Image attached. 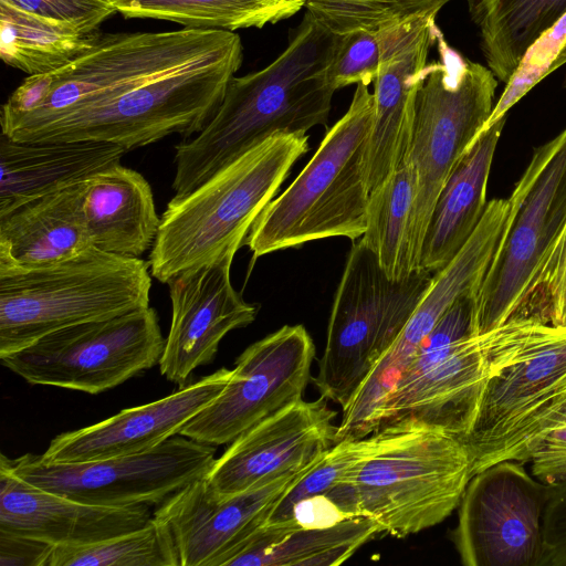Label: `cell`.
Returning a JSON list of instances; mask_svg holds the SVG:
<instances>
[{"label": "cell", "instance_id": "b9f144b4", "mask_svg": "<svg viewBox=\"0 0 566 566\" xmlns=\"http://www.w3.org/2000/svg\"><path fill=\"white\" fill-rule=\"evenodd\" d=\"M530 461L532 474L545 484L566 478V408L534 448Z\"/></svg>", "mask_w": 566, "mask_h": 566}, {"label": "cell", "instance_id": "f1b7e54d", "mask_svg": "<svg viewBox=\"0 0 566 566\" xmlns=\"http://www.w3.org/2000/svg\"><path fill=\"white\" fill-rule=\"evenodd\" d=\"M102 34L97 27L43 18L0 0V56L29 75L67 65L91 50Z\"/></svg>", "mask_w": 566, "mask_h": 566}, {"label": "cell", "instance_id": "7c38bea8", "mask_svg": "<svg viewBox=\"0 0 566 566\" xmlns=\"http://www.w3.org/2000/svg\"><path fill=\"white\" fill-rule=\"evenodd\" d=\"M165 342L148 306L60 329L0 359L31 385L96 395L159 364Z\"/></svg>", "mask_w": 566, "mask_h": 566}, {"label": "cell", "instance_id": "7a4b0ae2", "mask_svg": "<svg viewBox=\"0 0 566 566\" xmlns=\"http://www.w3.org/2000/svg\"><path fill=\"white\" fill-rule=\"evenodd\" d=\"M307 150L306 133L274 134L191 192L171 198L150 249L151 276L167 284L181 273L234 256Z\"/></svg>", "mask_w": 566, "mask_h": 566}, {"label": "cell", "instance_id": "30bf717a", "mask_svg": "<svg viewBox=\"0 0 566 566\" xmlns=\"http://www.w3.org/2000/svg\"><path fill=\"white\" fill-rule=\"evenodd\" d=\"M439 60L427 64L419 85L408 160L417 175L408 241L413 270L438 195L493 107L499 81L492 71L449 46L441 31Z\"/></svg>", "mask_w": 566, "mask_h": 566}, {"label": "cell", "instance_id": "9c48e42d", "mask_svg": "<svg viewBox=\"0 0 566 566\" xmlns=\"http://www.w3.org/2000/svg\"><path fill=\"white\" fill-rule=\"evenodd\" d=\"M510 199L504 235L474 292L476 334L531 314L530 302L566 228V127L534 150Z\"/></svg>", "mask_w": 566, "mask_h": 566}, {"label": "cell", "instance_id": "8fae6325", "mask_svg": "<svg viewBox=\"0 0 566 566\" xmlns=\"http://www.w3.org/2000/svg\"><path fill=\"white\" fill-rule=\"evenodd\" d=\"M565 328L537 314L520 315L467 338L427 373L392 388L378 411L377 430L431 428L461 440L486 381L509 365L533 355Z\"/></svg>", "mask_w": 566, "mask_h": 566}, {"label": "cell", "instance_id": "e575fe53", "mask_svg": "<svg viewBox=\"0 0 566 566\" xmlns=\"http://www.w3.org/2000/svg\"><path fill=\"white\" fill-rule=\"evenodd\" d=\"M386 429L354 440L334 443L276 502L264 526L279 527L290 522L293 506L301 500L327 493L348 472L373 453L386 437Z\"/></svg>", "mask_w": 566, "mask_h": 566}, {"label": "cell", "instance_id": "ee69618b", "mask_svg": "<svg viewBox=\"0 0 566 566\" xmlns=\"http://www.w3.org/2000/svg\"><path fill=\"white\" fill-rule=\"evenodd\" d=\"M564 87L566 88V78H565V82H564Z\"/></svg>", "mask_w": 566, "mask_h": 566}, {"label": "cell", "instance_id": "ab89813d", "mask_svg": "<svg viewBox=\"0 0 566 566\" xmlns=\"http://www.w3.org/2000/svg\"><path fill=\"white\" fill-rule=\"evenodd\" d=\"M23 11L87 27L99 25L113 13L114 7L104 0H2Z\"/></svg>", "mask_w": 566, "mask_h": 566}, {"label": "cell", "instance_id": "6da1fadb", "mask_svg": "<svg viewBox=\"0 0 566 566\" xmlns=\"http://www.w3.org/2000/svg\"><path fill=\"white\" fill-rule=\"evenodd\" d=\"M338 39L306 11L271 64L233 76L205 128L176 145L172 198L191 192L274 134L326 126L336 91L331 67Z\"/></svg>", "mask_w": 566, "mask_h": 566}, {"label": "cell", "instance_id": "e0dca14e", "mask_svg": "<svg viewBox=\"0 0 566 566\" xmlns=\"http://www.w3.org/2000/svg\"><path fill=\"white\" fill-rule=\"evenodd\" d=\"M313 464L229 496L218 495L206 476L168 496L153 517L168 528L178 566H227Z\"/></svg>", "mask_w": 566, "mask_h": 566}, {"label": "cell", "instance_id": "1f68e13d", "mask_svg": "<svg viewBox=\"0 0 566 566\" xmlns=\"http://www.w3.org/2000/svg\"><path fill=\"white\" fill-rule=\"evenodd\" d=\"M417 175L407 161L370 191L367 227L360 238L385 273L400 280L415 272L408 241Z\"/></svg>", "mask_w": 566, "mask_h": 566}, {"label": "cell", "instance_id": "f6af8a7d", "mask_svg": "<svg viewBox=\"0 0 566 566\" xmlns=\"http://www.w3.org/2000/svg\"><path fill=\"white\" fill-rule=\"evenodd\" d=\"M104 1H107V2H109V3H111V0H104Z\"/></svg>", "mask_w": 566, "mask_h": 566}, {"label": "cell", "instance_id": "7402d4cb", "mask_svg": "<svg viewBox=\"0 0 566 566\" xmlns=\"http://www.w3.org/2000/svg\"><path fill=\"white\" fill-rule=\"evenodd\" d=\"M153 518L149 505H92L35 488L0 468V531L53 546H81L128 533Z\"/></svg>", "mask_w": 566, "mask_h": 566}, {"label": "cell", "instance_id": "9a60e30c", "mask_svg": "<svg viewBox=\"0 0 566 566\" xmlns=\"http://www.w3.org/2000/svg\"><path fill=\"white\" fill-rule=\"evenodd\" d=\"M548 485L503 460L470 479L452 539L465 566H538Z\"/></svg>", "mask_w": 566, "mask_h": 566}, {"label": "cell", "instance_id": "4fadbf2b", "mask_svg": "<svg viewBox=\"0 0 566 566\" xmlns=\"http://www.w3.org/2000/svg\"><path fill=\"white\" fill-rule=\"evenodd\" d=\"M216 447L182 434L142 453L80 463L48 461L27 453L0 468L22 481L67 499L99 506L159 505L176 491L205 478Z\"/></svg>", "mask_w": 566, "mask_h": 566}, {"label": "cell", "instance_id": "603a6c76", "mask_svg": "<svg viewBox=\"0 0 566 566\" xmlns=\"http://www.w3.org/2000/svg\"><path fill=\"white\" fill-rule=\"evenodd\" d=\"M511 208L509 197L490 200L467 243L444 268L434 273L430 287L402 333L378 361V368L385 376L400 378L446 311L462 295L475 292L502 241Z\"/></svg>", "mask_w": 566, "mask_h": 566}, {"label": "cell", "instance_id": "4dcf8cb0", "mask_svg": "<svg viewBox=\"0 0 566 566\" xmlns=\"http://www.w3.org/2000/svg\"><path fill=\"white\" fill-rule=\"evenodd\" d=\"M307 0H111L126 18L171 21L195 29L234 31L291 18Z\"/></svg>", "mask_w": 566, "mask_h": 566}, {"label": "cell", "instance_id": "277c9868", "mask_svg": "<svg viewBox=\"0 0 566 566\" xmlns=\"http://www.w3.org/2000/svg\"><path fill=\"white\" fill-rule=\"evenodd\" d=\"M373 116L374 94L358 84L347 112L311 160L254 221L244 242L253 259L315 240L342 237L354 242L363 237L370 196L366 144Z\"/></svg>", "mask_w": 566, "mask_h": 566}, {"label": "cell", "instance_id": "7bdbcfd3", "mask_svg": "<svg viewBox=\"0 0 566 566\" xmlns=\"http://www.w3.org/2000/svg\"><path fill=\"white\" fill-rule=\"evenodd\" d=\"M53 548L52 544L0 531L1 566H49Z\"/></svg>", "mask_w": 566, "mask_h": 566}, {"label": "cell", "instance_id": "ba28073f", "mask_svg": "<svg viewBox=\"0 0 566 566\" xmlns=\"http://www.w3.org/2000/svg\"><path fill=\"white\" fill-rule=\"evenodd\" d=\"M434 273L417 270L390 279L361 239L347 255L314 384L321 397L349 402L392 346L430 287Z\"/></svg>", "mask_w": 566, "mask_h": 566}, {"label": "cell", "instance_id": "5b68a950", "mask_svg": "<svg viewBox=\"0 0 566 566\" xmlns=\"http://www.w3.org/2000/svg\"><path fill=\"white\" fill-rule=\"evenodd\" d=\"M149 263L94 247L65 261L0 274V357L74 325L150 306Z\"/></svg>", "mask_w": 566, "mask_h": 566}, {"label": "cell", "instance_id": "8d00e7d4", "mask_svg": "<svg viewBox=\"0 0 566 566\" xmlns=\"http://www.w3.org/2000/svg\"><path fill=\"white\" fill-rule=\"evenodd\" d=\"M476 335L474 292L459 297L440 317L420 344L411 364L397 385L413 381L447 358L460 343Z\"/></svg>", "mask_w": 566, "mask_h": 566}, {"label": "cell", "instance_id": "3957f363", "mask_svg": "<svg viewBox=\"0 0 566 566\" xmlns=\"http://www.w3.org/2000/svg\"><path fill=\"white\" fill-rule=\"evenodd\" d=\"M234 33L213 51L104 101L2 134L19 142L111 143L127 151L179 134L200 133L242 63Z\"/></svg>", "mask_w": 566, "mask_h": 566}, {"label": "cell", "instance_id": "d6986e66", "mask_svg": "<svg viewBox=\"0 0 566 566\" xmlns=\"http://www.w3.org/2000/svg\"><path fill=\"white\" fill-rule=\"evenodd\" d=\"M439 32L436 18L380 29L381 60L374 80V116L366 144L370 191L408 160L416 96Z\"/></svg>", "mask_w": 566, "mask_h": 566}, {"label": "cell", "instance_id": "2e32d148", "mask_svg": "<svg viewBox=\"0 0 566 566\" xmlns=\"http://www.w3.org/2000/svg\"><path fill=\"white\" fill-rule=\"evenodd\" d=\"M315 345L302 325H284L245 348L222 392L179 432L220 446L302 399Z\"/></svg>", "mask_w": 566, "mask_h": 566}, {"label": "cell", "instance_id": "44dd1931", "mask_svg": "<svg viewBox=\"0 0 566 566\" xmlns=\"http://www.w3.org/2000/svg\"><path fill=\"white\" fill-rule=\"evenodd\" d=\"M232 375L233 369L222 367L156 401L60 433L42 455L52 462L80 463L147 452L179 434L222 392Z\"/></svg>", "mask_w": 566, "mask_h": 566}, {"label": "cell", "instance_id": "f35d334b", "mask_svg": "<svg viewBox=\"0 0 566 566\" xmlns=\"http://www.w3.org/2000/svg\"><path fill=\"white\" fill-rule=\"evenodd\" d=\"M530 305L552 325L566 327V228L548 259Z\"/></svg>", "mask_w": 566, "mask_h": 566}, {"label": "cell", "instance_id": "60d3db41", "mask_svg": "<svg viewBox=\"0 0 566 566\" xmlns=\"http://www.w3.org/2000/svg\"><path fill=\"white\" fill-rule=\"evenodd\" d=\"M547 485L538 566H566V478Z\"/></svg>", "mask_w": 566, "mask_h": 566}, {"label": "cell", "instance_id": "74e56055", "mask_svg": "<svg viewBox=\"0 0 566 566\" xmlns=\"http://www.w3.org/2000/svg\"><path fill=\"white\" fill-rule=\"evenodd\" d=\"M381 60L380 30L359 29L339 35L331 67L336 90L352 84L369 85L378 74Z\"/></svg>", "mask_w": 566, "mask_h": 566}, {"label": "cell", "instance_id": "ffe728a7", "mask_svg": "<svg viewBox=\"0 0 566 566\" xmlns=\"http://www.w3.org/2000/svg\"><path fill=\"white\" fill-rule=\"evenodd\" d=\"M234 256L181 273L171 279V324L159 360L160 374L179 387L192 373L210 364L223 337L250 325L258 308L231 283Z\"/></svg>", "mask_w": 566, "mask_h": 566}, {"label": "cell", "instance_id": "cb8c5ba5", "mask_svg": "<svg viewBox=\"0 0 566 566\" xmlns=\"http://www.w3.org/2000/svg\"><path fill=\"white\" fill-rule=\"evenodd\" d=\"M85 184L0 214V274L52 265L92 247L83 209Z\"/></svg>", "mask_w": 566, "mask_h": 566}, {"label": "cell", "instance_id": "f546056e", "mask_svg": "<svg viewBox=\"0 0 566 566\" xmlns=\"http://www.w3.org/2000/svg\"><path fill=\"white\" fill-rule=\"evenodd\" d=\"M468 1L488 67L505 84L527 49L566 13V0Z\"/></svg>", "mask_w": 566, "mask_h": 566}, {"label": "cell", "instance_id": "83f0119b", "mask_svg": "<svg viewBox=\"0 0 566 566\" xmlns=\"http://www.w3.org/2000/svg\"><path fill=\"white\" fill-rule=\"evenodd\" d=\"M380 533L366 516L347 518L323 528L263 526L227 566H334L348 559Z\"/></svg>", "mask_w": 566, "mask_h": 566}, {"label": "cell", "instance_id": "d590c367", "mask_svg": "<svg viewBox=\"0 0 566 566\" xmlns=\"http://www.w3.org/2000/svg\"><path fill=\"white\" fill-rule=\"evenodd\" d=\"M565 63L566 13L527 49L479 134L506 119L511 107L545 76Z\"/></svg>", "mask_w": 566, "mask_h": 566}, {"label": "cell", "instance_id": "8992f818", "mask_svg": "<svg viewBox=\"0 0 566 566\" xmlns=\"http://www.w3.org/2000/svg\"><path fill=\"white\" fill-rule=\"evenodd\" d=\"M234 32L184 28L102 34L67 65L29 75L1 107V134L104 101L222 45Z\"/></svg>", "mask_w": 566, "mask_h": 566}, {"label": "cell", "instance_id": "836d02e7", "mask_svg": "<svg viewBox=\"0 0 566 566\" xmlns=\"http://www.w3.org/2000/svg\"><path fill=\"white\" fill-rule=\"evenodd\" d=\"M450 0H307L306 11L337 35L436 18Z\"/></svg>", "mask_w": 566, "mask_h": 566}, {"label": "cell", "instance_id": "5bb4252c", "mask_svg": "<svg viewBox=\"0 0 566 566\" xmlns=\"http://www.w3.org/2000/svg\"><path fill=\"white\" fill-rule=\"evenodd\" d=\"M566 408V328L533 355L490 378L461 441L472 475L503 460L530 461Z\"/></svg>", "mask_w": 566, "mask_h": 566}, {"label": "cell", "instance_id": "4316f807", "mask_svg": "<svg viewBox=\"0 0 566 566\" xmlns=\"http://www.w3.org/2000/svg\"><path fill=\"white\" fill-rule=\"evenodd\" d=\"M83 209L92 247L127 258L151 249L160 217L151 187L138 171L118 163L92 176Z\"/></svg>", "mask_w": 566, "mask_h": 566}, {"label": "cell", "instance_id": "d6a6232c", "mask_svg": "<svg viewBox=\"0 0 566 566\" xmlns=\"http://www.w3.org/2000/svg\"><path fill=\"white\" fill-rule=\"evenodd\" d=\"M49 566H178L172 537L151 518L145 526L81 546H54Z\"/></svg>", "mask_w": 566, "mask_h": 566}, {"label": "cell", "instance_id": "d4e9b609", "mask_svg": "<svg viewBox=\"0 0 566 566\" xmlns=\"http://www.w3.org/2000/svg\"><path fill=\"white\" fill-rule=\"evenodd\" d=\"M127 150L93 142H19L0 137V214L83 182L120 163Z\"/></svg>", "mask_w": 566, "mask_h": 566}, {"label": "cell", "instance_id": "ac0fdd59", "mask_svg": "<svg viewBox=\"0 0 566 566\" xmlns=\"http://www.w3.org/2000/svg\"><path fill=\"white\" fill-rule=\"evenodd\" d=\"M327 401L300 399L237 437L206 475L214 492L233 495L319 460L337 431Z\"/></svg>", "mask_w": 566, "mask_h": 566}, {"label": "cell", "instance_id": "484cf974", "mask_svg": "<svg viewBox=\"0 0 566 566\" xmlns=\"http://www.w3.org/2000/svg\"><path fill=\"white\" fill-rule=\"evenodd\" d=\"M504 124L502 119L479 134L451 170L424 232L419 269L440 271L480 223L489 202L488 180Z\"/></svg>", "mask_w": 566, "mask_h": 566}, {"label": "cell", "instance_id": "52a82bcc", "mask_svg": "<svg viewBox=\"0 0 566 566\" xmlns=\"http://www.w3.org/2000/svg\"><path fill=\"white\" fill-rule=\"evenodd\" d=\"M379 447L345 478L353 483L360 516L396 537L446 520L472 478V460L455 436L431 428L386 427Z\"/></svg>", "mask_w": 566, "mask_h": 566}]
</instances>
